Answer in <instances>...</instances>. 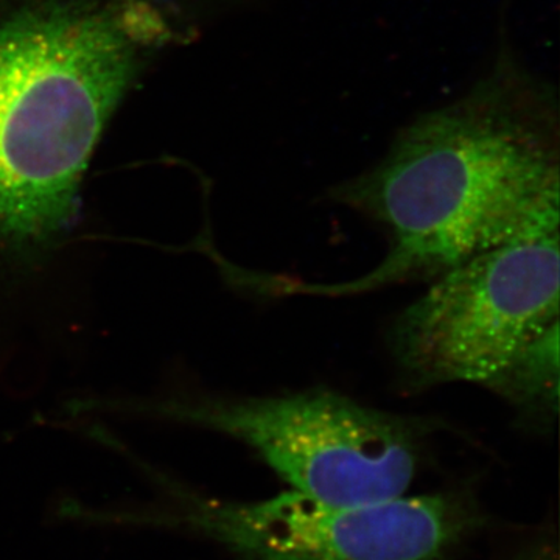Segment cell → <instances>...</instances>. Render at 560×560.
<instances>
[{
    "instance_id": "6da1fadb",
    "label": "cell",
    "mask_w": 560,
    "mask_h": 560,
    "mask_svg": "<svg viewBox=\"0 0 560 560\" xmlns=\"http://www.w3.org/2000/svg\"><path fill=\"white\" fill-rule=\"evenodd\" d=\"M330 200L382 228L385 259L349 282L283 291L366 293L434 279L490 249L556 234L558 91L503 36L469 90L400 128L385 156L334 187Z\"/></svg>"
},
{
    "instance_id": "7a4b0ae2",
    "label": "cell",
    "mask_w": 560,
    "mask_h": 560,
    "mask_svg": "<svg viewBox=\"0 0 560 560\" xmlns=\"http://www.w3.org/2000/svg\"><path fill=\"white\" fill-rule=\"evenodd\" d=\"M136 69L116 21L61 7L0 25V302L75 230L80 187Z\"/></svg>"
},
{
    "instance_id": "3957f363",
    "label": "cell",
    "mask_w": 560,
    "mask_h": 560,
    "mask_svg": "<svg viewBox=\"0 0 560 560\" xmlns=\"http://www.w3.org/2000/svg\"><path fill=\"white\" fill-rule=\"evenodd\" d=\"M117 410L234 438L294 490L334 504L404 495L418 470L425 427L324 388L272 396L186 394L127 401Z\"/></svg>"
},
{
    "instance_id": "277c9868",
    "label": "cell",
    "mask_w": 560,
    "mask_h": 560,
    "mask_svg": "<svg viewBox=\"0 0 560 560\" xmlns=\"http://www.w3.org/2000/svg\"><path fill=\"white\" fill-rule=\"evenodd\" d=\"M559 232L490 249L434 278L389 330L412 388L488 386L559 323Z\"/></svg>"
},
{
    "instance_id": "5b68a950",
    "label": "cell",
    "mask_w": 560,
    "mask_h": 560,
    "mask_svg": "<svg viewBox=\"0 0 560 560\" xmlns=\"http://www.w3.org/2000/svg\"><path fill=\"white\" fill-rule=\"evenodd\" d=\"M180 521L237 560H440L477 526L455 493L334 504L305 493L256 503L186 495Z\"/></svg>"
},
{
    "instance_id": "8992f818",
    "label": "cell",
    "mask_w": 560,
    "mask_h": 560,
    "mask_svg": "<svg viewBox=\"0 0 560 560\" xmlns=\"http://www.w3.org/2000/svg\"><path fill=\"white\" fill-rule=\"evenodd\" d=\"M559 323L529 342L486 388L547 427L559 411Z\"/></svg>"
},
{
    "instance_id": "52a82bcc",
    "label": "cell",
    "mask_w": 560,
    "mask_h": 560,
    "mask_svg": "<svg viewBox=\"0 0 560 560\" xmlns=\"http://www.w3.org/2000/svg\"><path fill=\"white\" fill-rule=\"evenodd\" d=\"M511 560H558V552L551 547L550 541L544 540Z\"/></svg>"
}]
</instances>
